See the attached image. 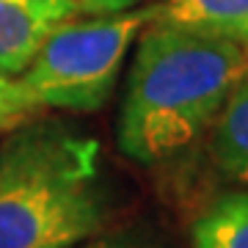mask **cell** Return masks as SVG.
Returning <instances> with one entry per match:
<instances>
[{
    "instance_id": "cell-1",
    "label": "cell",
    "mask_w": 248,
    "mask_h": 248,
    "mask_svg": "<svg viewBox=\"0 0 248 248\" xmlns=\"http://www.w3.org/2000/svg\"><path fill=\"white\" fill-rule=\"evenodd\" d=\"M248 69L237 45L155 22L135 39L116 143L138 166H157L202 138Z\"/></svg>"
},
{
    "instance_id": "cell-2",
    "label": "cell",
    "mask_w": 248,
    "mask_h": 248,
    "mask_svg": "<svg viewBox=\"0 0 248 248\" xmlns=\"http://www.w3.org/2000/svg\"><path fill=\"white\" fill-rule=\"evenodd\" d=\"M99 141L61 119H28L0 143V248H75L108 229Z\"/></svg>"
},
{
    "instance_id": "cell-3",
    "label": "cell",
    "mask_w": 248,
    "mask_h": 248,
    "mask_svg": "<svg viewBox=\"0 0 248 248\" xmlns=\"http://www.w3.org/2000/svg\"><path fill=\"white\" fill-rule=\"evenodd\" d=\"M152 6L119 14H78L45 36L19 80L42 110L97 113L110 102Z\"/></svg>"
},
{
    "instance_id": "cell-4",
    "label": "cell",
    "mask_w": 248,
    "mask_h": 248,
    "mask_svg": "<svg viewBox=\"0 0 248 248\" xmlns=\"http://www.w3.org/2000/svg\"><path fill=\"white\" fill-rule=\"evenodd\" d=\"M78 14L72 0H0V72L19 78L45 36Z\"/></svg>"
},
{
    "instance_id": "cell-5",
    "label": "cell",
    "mask_w": 248,
    "mask_h": 248,
    "mask_svg": "<svg viewBox=\"0 0 248 248\" xmlns=\"http://www.w3.org/2000/svg\"><path fill=\"white\" fill-rule=\"evenodd\" d=\"M152 19L226 39L248 55V0H160Z\"/></svg>"
},
{
    "instance_id": "cell-6",
    "label": "cell",
    "mask_w": 248,
    "mask_h": 248,
    "mask_svg": "<svg viewBox=\"0 0 248 248\" xmlns=\"http://www.w3.org/2000/svg\"><path fill=\"white\" fill-rule=\"evenodd\" d=\"M210 155L229 179L248 185V69L210 127Z\"/></svg>"
},
{
    "instance_id": "cell-7",
    "label": "cell",
    "mask_w": 248,
    "mask_h": 248,
    "mask_svg": "<svg viewBox=\"0 0 248 248\" xmlns=\"http://www.w3.org/2000/svg\"><path fill=\"white\" fill-rule=\"evenodd\" d=\"M193 248H248V190L218 196L190 229Z\"/></svg>"
},
{
    "instance_id": "cell-8",
    "label": "cell",
    "mask_w": 248,
    "mask_h": 248,
    "mask_svg": "<svg viewBox=\"0 0 248 248\" xmlns=\"http://www.w3.org/2000/svg\"><path fill=\"white\" fill-rule=\"evenodd\" d=\"M39 110L42 108L36 105L33 97L28 94L22 80L0 72V135H6L9 130H14L19 124H25Z\"/></svg>"
},
{
    "instance_id": "cell-9",
    "label": "cell",
    "mask_w": 248,
    "mask_h": 248,
    "mask_svg": "<svg viewBox=\"0 0 248 248\" xmlns=\"http://www.w3.org/2000/svg\"><path fill=\"white\" fill-rule=\"evenodd\" d=\"M75 248H171L166 240L141 226H127L116 232H102L94 240H86Z\"/></svg>"
},
{
    "instance_id": "cell-10",
    "label": "cell",
    "mask_w": 248,
    "mask_h": 248,
    "mask_svg": "<svg viewBox=\"0 0 248 248\" xmlns=\"http://www.w3.org/2000/svg\"><path fill=\"white\" fill-rule=\"evenodd\" d=\"M72 3L80 9V14L99 17V14H119V11L135 9L143 0H72Z\"/></svg>"
}]
</instances>
